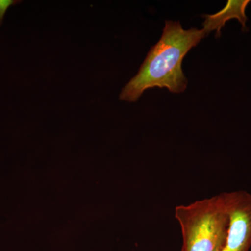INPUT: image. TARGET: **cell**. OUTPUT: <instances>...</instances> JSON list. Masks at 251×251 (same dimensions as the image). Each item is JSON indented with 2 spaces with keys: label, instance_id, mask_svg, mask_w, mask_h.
Here are the masks:
<instances>
[{
  "label": "cell",
  "instance_id": "obj_1",
  "mask_svg": "<svg viewBox=\"0 0 251 251\" xmlns=\"http://www.w3.org/2000/svg\"><path fill=\"white\" fill-rule=\"evenodd\" d=\"M165 23L161 39L149 51L138 74L122 89L120 100L137 101L145 90L153 87L167 88L175 94L186 90L183 59L207 35L203 29H183L179 21Z\"/></svg>",
  "mask_w": 251,
  "mask_h": 251
},
{
  "label": "cell",
  "instance_id": "obj_2",
  "mask_svg": "<svg viewBox=\"0 0 251 251\" xmlns=\"http://www.w3.org/2000/svg\"><path fill=\"white\" fill-rule=\"evenodd\" d=\"M182 234L181 251H221L227 239L229 214L224 193L176 206Z\"/></svg>",
  "mask_w": 251,
  "mask_h": 251
},
{
  "label": "cell",
  "instance_id": "obj_3",
  "mask_svg": "<svg viewBox=\"0 0 251 251\" xmlns=\"http://www.w3.org/2000/svg\"><path fill=\"white\" fill-rule=\"evenodd\" d=\"M229 214L227 239L221 251H249L251 247V194L224 193Z\"/></svg>",
  "mask_w": 251,
  "mask_h": 251
},
{
  "label": "cell",
  "instance_id": "obj_4",
  "mask_svg": "<svg viewBox=\"0 0 251 251\" xmlns=\"http://www.w3.org/2000/svg\"><path fill=\"white\" fill-rule=\"evenodd\" d=\"M251 1H227L226 7L219 12L212 15H203L202 17L205 18L202 23L203 30L206 35L211 31H216V37L221 36V30L224 27L225 25L231 19H237L242 24V31H247V22L248 18L246 15V9Z\"/></svg>",
  "mask_w": 251,
  "mask_h": 251
},
{
  "label": "cell",
  "instance_id": "obj_5",
  "mask_svg": "<svg viewBox=\"0 0 251 251\" xmlns=\"http://www.w3.org/2000/svg\"><path fill=\"white\" fill-rule=\"evenodd\" d=\"M21 2H22V1L20 0H0V27L2 25L5 14L9 7Z\"/></svg>",
  "mask_w": 251,
  "mask_h": 251
}]
</instances>
